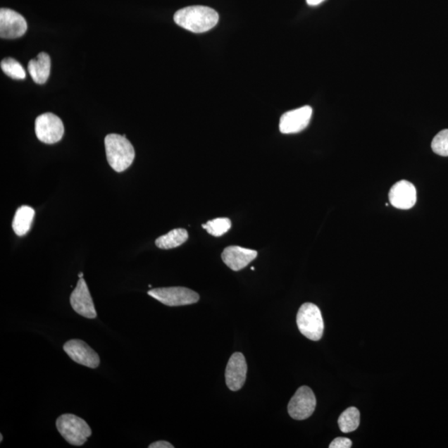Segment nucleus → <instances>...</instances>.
Instances as JSON below:
<instances>
[{
  "instance_id": "obj_1",
  "label": "nucleus",
  "mask_w": 448,
  "mask_h": 448,
  "mask_svg": "<svg viewBox=\"0 0 448 448\" xmlns=\"http://www.w3.org/2000/svg\"><path fill=\"white\" fill-rule=\"evenodd\" d=\"M219 17L214 9L206 6H189L175 13L174 20L186 30L201 34L217 25Z\"/></svg>"
},
{
  "instance_id": "obj_2",
  "label": "nucleus",
  "mask_w": 448,
  "mask_h": 448,
  "mask_svg": "<svg viewBox=\"0 0 448 448\" xmlns=\"http://www.w3.org/2000/svg\"><path fill=\"white\" fill-rule=\"evenodd\" d=\"M107 161L115 171L120 173L132 165L135 160V149L125 135H107L105 138Z\"/></svg>"
},
{
  "instance_id": "obj_3",
  "label": "nucleus",
  "mask_w": 448,
  "mask_h": 448,
  "mask_svg": "<svg viewBox=\"0 0 448 448\" xmlns=\"http://www.w3.org/2000/svg\"><path fill=\"white\" fill-rule=\"evenodd\" d=\"M61 435L70 444L82 446L92 435V429L85 420L74 414H63L56 421Z\"/></svg>"
},
{
  "instance_id": "obj_4",
  "label": "nucleus",
  "mask_w": 448,
  "mask_h": 448,
  "mask_svg": "<svg viewBox=\"0 0 448 448\" xmlns=\"http://www.w3.org/2000/svg\"><path fill=\"white\" fill-rule=\"evenodd\" d=\"M297 323L300 332L314 342L320 340L324 333V321L319 307L305 303L298 311Z\"/></svg>"
},
{
  "instance_id": "obj_5",
  "label": "nucleus",
  "mask_w": 448,
  "mask_h": 448,
  "mask_svg": "<svg viewBox=\"0 0 448 448\" xmlns=\"http://www.w3.org/2000/svg\"><path fill=\"white\" fill-rule=\"evenodd\" d=\"M148 294L168 306H181L194 304L199 300L197 292L182 287L152 289Z\"/></svg>"
},
{
  "instance_id": "obj_6",
  "label": "nucleus",
  "mask_w": 448,
  "mask_h": 448,
  "mask_svg": "<svg viewBox=\"0 0 448 448\" xmlns=\"http://www.w3.org/2000/svg\"><path fill=\"white\" fill-rule=\"evenodd\" d=\"M37 138L45 144H55L62 139L64 125L62 120L53 113L42 114L35 120Z\"/></svg>"
},
{
  "instance_id": "obj_7",
  "label": "nucleus",
  "mask_w": 448,
  "mask_h": 448,
  "mask_svg": "<svg viewBox=\"0 0 448 448\" xmlns=\"http://www.w3.org/2000/svg\"><path fill=\"white\" fill-rule=\"evenodd\" d=\"M316 407V396L309 387L301 386L288 404V413L293 419L305 420L313 414Z\"/></svg>"
},
{
  "instance_id": "obj_8",
  "label": "nucleus",
  "mask_w": 448,
  "mask_h": 448,
  "mask_svg": "<svg viewBox=\"0 0 448 448\" xmlns=\"http://www.w3.org/2000/svg\"><path fill=\"white\" fill-rule=\"evenodd\" d=\"M64 351L73 361L84 366L96 368L100 365V357L97 353L81 340H68L63 345Z\"/></svg>"
},
{
  "instance_id": "obj_9",
  "label": "nucleus",
  "mask_w": 448,
  "mask_h": 448,
  "mask_svg": "<svg viewBox=\"0 0 448 448\" xmlns=\"http://www.w3.org/2000/svg\"><path fill=\"white\" fill-rule=\"evenodd\" d=\"M27 22L20 13L9 8L0 11V37L2 39H15L25 34Z\"/></svg>"
},
{
  "instance_id": "obj_10",
  "label": "nucleus",
  "mask_w": 448,
  "mask_h": 448,
  "mask_svg": "<svg viewBox=\"0 0 448 448\" xmlns=\"http://www.w3.org/2000/svg\"><path fill=\"white\" fill-rule=\"evenodd\" d=\"M70 303L77 314L87 319H95L97 316L94 302L83 278L79 279L76 288L70 297Z\"/></svg>"
},
{
  "instance_id": "obj_11",
  "label": "nucleus",
  "mask_w": 448,
  "mask_h": 448,
  "mask_svg": "<svg viewBox=\"0 0 448 448\" xmlns=\"http://www.w3.org/2000/svg\"><path fill=\"white\" fill-rule=\"evenodd\" d=\"M311 116L312 108L309 106L286 112L280 120V132L283 134H295L301 132L309 125Z\"/></svg>"
},
{
  "instance_id": "obj_12",
  "label": "nucleus",
  "mask_w": 448,
  "mask_h": 448,
  "mask_svg": "<svg viewBox=\"0 0 448 448\" xmlns=\"http://www.w3.org/2000/svg\"><path fill=\"white\" fill-rule=\"evenodd\" d=\"M247 366L244 354L236 352L228 361L225 379L228 388L237 391L244 385L247 377Z\"/></svg>"
},
{
  "instance_id": "obj_13",
  "label": "nucleus",
  "mask_w": 448,
  "mask_h": 448,
  "mask_svg": "<svg viewBox=\"0 0 448 448\" xmlns=\"http://www.w3.org/2000/svg\"><path fill=\"white\" fill-rule=\"evenodd\" d=\"M390 202L399 209H410L417 201V191L413 184L401 180L392 187L389 194Z\"/></svg>"
},
{
  "instance_id": "obj_14",
  "label": "nucleus",
  "mask_w": 448,
  "mask_h": 448,
  "mask_svg": "<svg viewBox=\"0 0 448 448\" xmlns=\"http://www.w3.org/2000/svg\"><path fill=\"white\" fill-rule=\"evenodd\" d=\"M258 256V251L239 246L226 247L222 254V259L232 270H240L250 264Z\"/></svg>"
},
{
  "instance_id": "obj_15",
  "label": "nucleus",
  "mask_w": 448,
  "mask_h": 448,
  "mask_svg": "<svg viewBox=\"0 0 448 448\" xmlns=\"http://www.w3.org/2000/svg\"><path fill=\"white\" fill-rule=\"evenodd\" d=\"M51 59L49 54L40 53L35 59L30 61L27 70L30 76L37 84H44L49 77Z\"/></svg>"
},
{
  "instance_id": "obj_16",
  "label": "nucleus",
  "mask_w": 448,
  "mask_h": 448,
  "mask_svg": "<svg viewBox=\"0 0 448 448\" xmlns=\"http://www.w3.org/2000/svg\"><path fill=\"white\" fill-rule=\"evenodd\" d=\"M35 216V209L27 205H23L17 209L12 227L18 236H25L30 231Z\"/></svg>"
},
{
  "instance_id": "obj_17",
  "label": "nucleus",
  "mask_w": 448,
  "mask_h": 448,
  "mask_svg": "<svg viewBox=\"0 0 448 448\" xmlns=\"http://www.w3.org/2000/svg\"><path fill=\"white\" fill-rule=\"evenodd\" d=\"M188 239V232L183 228H176L168 232L167 235L158 237L156 244L158 249H172L184 244Z\"/></svg>"
},
{
  "instance_id": "obj_18",
  "label": "nucleus",
  "mask_w": 448,
  "mask_h": 448,
  "mask_svg": "<svg viewBox=\"0 0 448 448\" xmlns=\"http://www.w3.org/2000/svg\"><path fill=\"white\" fill-rule=\"evenodd\" d=\"M359 420H361V414L356 408L347 409L338 419L340 430L344 433L356 431L359 425Z\"/></svg>"
},
{
  "instance_id": "obj_19",
  "label": "nucleus",
  "mask_w": 448,
  "mask_h": 448,
  "mask_svg": "<svg viewBox=\"0 0 448 448\" xmlns=\"http://www.w3.org/2000/svg\"><path fill=\"white\" fill-rule=\"evenodd\" d=\"M231 220L228 218H218L203 224V228L206 230L210 235L221 237L230 230Z\"/></svg>"
},
{
  "instance_id": "obj_20",
  "label": "nucleus",
  "mask_w": 448,
  "mask_h": 448,
  "mask_svg": "<svg viewBox=\"0 0 448 448\" xmlns=\"http://www.w3.org/2000/svg\"><path fill=\"white\" fill-rule=\"evenodd\" d=\"M0 66H1L3 72L9 77L16 79V80H23V79L26 77L25 70L15 59L12 58H4L2 60Z\"/></svg>"
},
{
  "instance_id": "obj_21",
  "label": "nucleus",
  "mask_w": 448,
  "mask_h": 448,
  "mask_svg": "<svg viewBox=\"0 0 448 448\" xmlns=\"http://www.w3.org/2000/svg\"><path fill=\"white\" fill-rule=\"evenodd\" d=\"M431 147L437 155L448 156V129L442 130L433 138Z\"/></svg>"
},
{
  "instance_id": "obj_22",
  "label": "nucleus",
  "mask_w": 448,
  "mask_h": 448,
  "mask_svg": "<svg viewBox=\"0 0 448 448\" xmlns=\"http://www.w3.org/2000/svg\"><path fill=\"white\" fill-rule=\"evenodd\" d=\"M352 447V442L347 437H336L331 442L330 448H349Z\"/></svg>"
},
{
  "instance_id": "obj_23",
  "label": "nucleus",
  "mask_w": 448,
  "mask_h": 448,
  "mask_svg": "<svg viewBox=\"0 0 448 448\" xmlns=\"http://www.w3.org/2000/svg\"><path fill=\"white\" fill-rule=\"evenodd\" d=\"M149 448H174V446L166 441H158L151 443V444L149 446Z\"/></svg>"
},
{
  "instance_id": "obj_24",
  "label": "nucleus",
  "mask_w": 448,
  "mask_h": 448,
  "mask_svg": "<svg viewBox=\"0 0 448 448\" xmlns=\"http://www.w3.org/2000/svg\"><path fill=\"white\" fill-rule=\"evenodd\" d=\"M325 1V0H306V3L311 6H318V4Z\"/></svg>"
},
{
  "instance_id": "obj_25",
  "label": "nucleus",
  "mask_w": 448,
  "mask_h": 448,
  "mask_svg": "<svg viewBox=\"0 0 448 448\" xmlns=\"http://www.w3.org/2000/svg\"><path fill=\"white\" fill-rule=\"evenodd\" d=\"M78 276H79V278H83V273H79Z\"/></svg>"
},
{
  "instance_id": "obj_26",
  "label": "nucleus",
  "mask_w": 448,
  "mask_h": 448,
  "mask_svg": "<svg viewBox=\"0 0 448 448\" xmlns=\"http://www.w3.org/2000/svg\"><path fill=\"white\" fill-rule=\"evenodd\" d=\"M0 442H3V435H2V434H1V435H0Z\"/></svg>"
}]
</instances>
